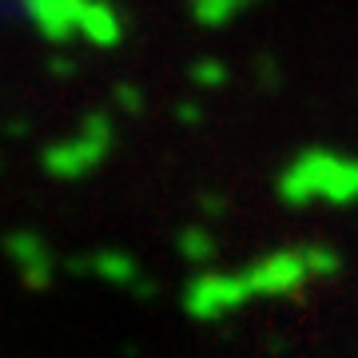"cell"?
<instances>
[{
    "instance_id": "6da1fadb",
    "label": "cell",
    "mask_w": 358,
    "mask_h": 358,
    "mask_svg": "<svg viewBox=\"0 0 358 358\" xmlns=\"http://www.w3.org/2000/svg\"><path fill=\"white\" fill-rule=\"evenodd\" d=\"M279 199L287 207H350L358 203V159L331 148H310L294 155L279 176Z\"/></svg>"
},
{
    "instance_id": "7a4b0ae2",
    "label": "cell",
    "mask_w": 358,
    "mask_h": 358,
    "mask_svg": "<svg viewBox=\"0 0 358 358\" xmlns=\"http://www.w3.org/2000/svg\"><path fill=\"white\" fill-rule=\"evenodd\" d=\"M338 271V251L322 243H307V247H282L271 255L255 259L251 267H243V287L251 299H287V294L303 291L307 282L331 279Z\"/></svg>"
},
{
    "instance_id": "3957f363",
    "label": "cell",
    "mask_w": 358,
    "mask_h": 358,
    "mask_svg": "<svg viewBox=\"0 0 358 358\" xmlns=\"http://www.w3.org/2000/svg\"><path fill=\"white\" fill-rule=\"evenodd\" d=\"M112 143H115L112 115L88 112L72 136H64V140H56V143L44 148L40 164H44V171H48L52 179H80V176H88V171H96V167L108 159Z\"/></svg>"
},
{
    "instance_id": "277c9868",
    "label": "cell",
    "mask_w": 358,
    "mask_h": 358,
    "mask_svg": "<svg viewBox=\"0 0 358 358\" xmlns=\"http://www.w3.org/2000/svg\"><path fill=\"white\" fill-rule=\"evenodd\" d=\"M247 303H251V294H247L239 271H199L183 291V307L199 322H219Z\"/></svg>"
},
{
    "instance_id": "5b68a950",
    "label": "cell",
    "mask_w": 358,
    "mask_h": 358,
    "mask_svg": "<svg viewBox=\"0 0 358 358\" xmlns=\"http://www.w3.org/2000/svg\"><path fill=\"white\" fill-rule=\"evenodd\" d=\"M4 251L16 263L20 279H24L28 291H48L52 282V251L48 239L36 235V231H8L4 235Z\"/></svg>"
},
{
    "instance_id": "8992f818",
    "label": "cell",
    "mask_w": 358,
    "mask_h": 358,
    "mask_svg": "<svg viewBox=\"0 0 358 358\" xmlns=\"http://www.w3.org/2000/svg\"><path fill=\"white\" fill-rule=\"evenodd\" d=\"M24 16L48 44H68L80 32V8L84 0H20Z\"/></svg>"
},
{
    "instance_id": "52a82bcc",
    "label": "cell",
    "mask_w": 358,
    "mask_h": 358,
    "mask_svg": "<svg viewBox=\"0 0 358 358\" xmlns=\"http://www.w3.org/2000/svg\"><path fill=\"white\" fill-rule=\"evenodd\" d=\"M80 36L96 48H115L124 40V16L112 0H84L80 8Z\"/></svg>"
},
{
    "instance_id": "ba28073f",
    "label": "cell",
    "mask_w": 358,
    "mask_h": 358,
    "mask_svg": "<svg viewBox=\"0 0 358 358\" xmlns=\"http://www.w3.org/2000/svg\"><path fill=\"white\" fill-rule=\"evenodd\" d=\"M72 267H84V271H92V275H100V279H108V282H120V287H131V282L140 279V267H136V259L131 255H120V251H100V255H92V259H84V263H72Z\"/></svg>"
},
{
    "instance_id": "9c48e42d",
    "label": "cell",
    "mask_w": 358,
    "mask_h": 358,
    "mask_svg": "<svg viewBox=\"0 0 358 358\" xmlns=\"http://www.w3.org/2000/svg\"><path fill=\"white\" fill-rule=\"evenodd\" d=\"M187 4H192V16L199 20V24H207V28L227 24V20H235V16L243 13L239 0H187Z\"/></svg>"
},
{
    "instance_id": "30bf717a",
    "label": "cell",
    "mask_w": 358,
    "mask_h": 358,
    "mask_svg": "<svg viewBox=\"0 0 358 358\" xmlns=\"http://www.w3.org/2000/svg\"><path fill=\"white\" fill-rule=\"evenodd\" d=\"M179 255L187 259V263H211L215 259V239H211V231L203 227H187L179 231Z\"/></svg>"
},
{
    "instance_id": "8fae6325",
    "label": "cell",
    "mask_w": 358,
    "mask_h": 358,
    "mask_svg": "<svg viewBox=\"0 0 358 358\" xmlns=\"http://www.w3.org/2000/svg\"><path fill=\"white\" fill-rule=\"evenodd\" d=\"M192 80L203 84V88H219V84H227V68L219 64V60H199L192 68Z\"/></svg>"
},
{
    "instance_id": "7c38bea8",
    "label": "cell",
    "mask_w": 358,
    "mask_h": 358,
    "mask_svg": "<svg viewBox=\"0 0 358 358\" xmlns=\"http://www.w3.org/2000/svg\"><path fill=\"white\" fill-rule=\"evenodd\" d=\"M115 103H120L124 112H140L143 108V92L136 88V84H120V88H115Z\"/></svg>"
},
{
    "instance_id": "4fadbf2b",
    "label": "cell",
    "mask_w": 358,
    "mask_h": 358,
    "mask_svg": "<svg viewBox=\"0 0 358 358\" xmlns=\"http://www.w3.org/2000/svg\"><path fill=\"white\" fill-rule=\"evenodd\" d=\"M72 60H64V56H60V60H52V72H56V76H68V72H72Z\"/></svg>"
},
{
    "instance_id": "5bb4252c",
    "label": "cell",
    "mask_w": 358,
    "mask_h": 358,
    "mask_svg": "<svg viewBox=\"0 0 358 358\" xmlns=\"http://www.w3.org/2000/svg\"><path fill=\"white\" fill-rule=\"evenodd\" d=\"M179 115H183V120H199V108H192V103H187V108H179Z\"/></svg>"
},
{
    "instance_id": "9a60e30c",
    "label": "cell",
    "mask_w": 358,
    "mask_h": 358,
    "mask_svg": "<svg viewBox=\"0 0 358 358\" xmlns=\"http://www.w3.org/2000/svg\"><path fill=\"white\" fill-rule=\"evenodd\" d=\"M239 4H243V8H247V4H255V0H239Z\"/></svg>"
}]
</instances>
